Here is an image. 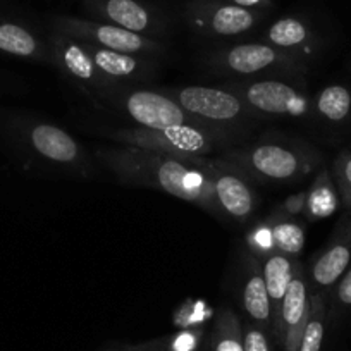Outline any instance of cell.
<instances>
[{"instance_id": "obj_21", "label": "cell", "mask_w": 351, "mask_h": 351, "mask_svg": "<svg viewBox=\"0 0 351 351\" xmlns=\"http://www.w3.org/2000/svg\"><path fill=\"white\" fill-rule=\"evenodd\" d=\"M339 202V193L332 176L327 171H320L312 186L306 190V205L303 214L308 221H320L332 215L337 210Z\"/></svg>"}, {"instance_id": "obj_8", "label": "cell", "mask_w": 351, "mask_h": 351, "mask_svg": "<svg viewBox=\"0 0 351 351\" xmlns=\"http://www.w3.org/2000/svg\"><path fill=\"white\" fill-rule=\"evenodd\" d=\"M210 181L217 204L226 217L246 222L258 208L260 198L245 172L222 157H190Z\"/></svg>"}, {"instance_id": "obj_17", "label": "cell", "mask_w": 351, "mask_h": 351, "mask_svg": "<svg viewBox=\"0 0 351 351\" xmlns=\"http://www.w3.org/2000/svg\"><path fill=\"white\" fill-rule=\"evenodd\" d=\"M86 9L106 23L128 32L148 35L160 29L157 18L138 0H86Z\"/></svg>"}, {"instance_id": "obj_10", "label": "cell", "mask_w": 351, "mask_h": 351, "mask_svg": "<svg viewBox=\"0 0 351 351\" xmlns=\"http://www.w3.org/2000/svg\"><path fill=\"white\" fill-rule=\"evenodd\" d=\"M49 45L53 53V66H57L69 83L80 88L92 104L112 88L121 86V83L109 80L97 69L80 40L53 32Z\"/></svg>"}, {"instance_id": "obj_15", "label": "cell", "mask_w": 351, "mask_h": 351, "mask_svg": "<svg viewBox=\"0 0 351 351\" xmlns=\"http://www.w3.org/2000/svg\"><path fill=\"white\" fill-rule=\"evenodd\" d=\"M84 50L93 60L97 69L109 80L121 84L143 83L154 76L157 62L152 57L131 56V53L116 52V50L102 49L92 43L81 42Z\"/></svg>"}, {"instance_id": "obj_13", "label": "cell", "mask_w": 351, "mask_h": 351, "mask_svg": "<svg viewBox=\"0 0 351 351\" xmlns=\"http://www.w3.org/2000/svg\"><path fill=\"white\" fill-rule=\"evenodd\" d=\"M29 147L50 164L77 174H92V162L84 148L62 128L52 123H36L28 131Z\"/></svg>"}, {"instance_id": "obj_1", "label": "cell", "mask_w": 351, "mask_h": 351, "mask_svg": "<svg viewBox=\"0 0 351 351\" xmlns=\"http://www.w3.org/2000/svg\"><path fill=\"white\" fill-rule=\"evenodd\" d=\"M95 158L123 183L154 188L197 205L214 217H226L210 181L191 164L190 157L119 145L100 147Z\"/></svg>"}, {"instance_id": "obj_26", "label": "cell", "mask_w": 351, "mask_h": 351, "mask_svg": "<svg viewBox=\"0 0 351 351\" xmlns=\"http://www.w3.org/2000/svg\"><path fill=\"white\" fill-rule=\"evenodd\" d=\"M332 180L341 204L346 210H351V150L341 152L336 157L332 165Z\"/></svg>"}, {"instance_id": "obj_12", "label": "cell", "mask_w": 351, "mask_h": 351, "mask_svg": "<svg viewBox=\"0 0 351 351\" xmlns=\"http://www.w3.org/2000/svg\"><path fill=\"white\" fill-rule=\"evenodd\" d=\"M351 265V210L339 219L332 236L308 272L310 293H327Z\"/></svg>"}, {"instance_id": "obj_7", "label": "cell", "mask_w": 351, "mask_h": 351, "mask_svg": "<svg viewBox=\"0 0 351 351\" xmlns=\"http://www.w3.org/2000/svg\"><path fill=\"white\" fill-rule=\"evenodd\" d=\"M165 93L195 119L208 126H217L238 133L260 119L243 102L241 97L224 86L214 88L191 84V86L169 88Z\"/></svg>"}, {"instance_id": "obj_19", "label": "cell", "mask_w": 351, "mask_h": 351, "mask_svg": "<svg viewBox=\"0 0 351 351\" xmlns=\"http://www.w3.org/2000/svg\"><path fill=\"white\" fill-rule=\"evenodd\" d=\"M260 262H262L263 279H265L269 300H271L272 332H276V327H278L279 320V310H281L282 298H285L289 282H291L296 258H291L286 253L274 250V252L263 256Z\"/></svg>"}, {"instance_id": "obj_9", "label": "cell", "mask_w": 351, "mask_h": 351, "mask_svg": "<svg viewBox=\"0 0 351 351\" xmlns=\"http://www.w3.org/2000/svg\"><path fill=\"white\" fill-rule=\"evenodd\" d=\"M53 32L80 40V42L92 43V45L102 47V49L116 50V52L131 53V56L155 57L164 52L162 43H158L152 36L128 32L121 26L110 25V23L60 16L53 21Z\"/></svg>"}, {"instance_id": "obj_24", "label": "cell", "mask_w": 351, "mask_h": 351, "mask_svg": "<svg viewBox=\"0 0 351 351\" xmlns=\"http://www.w3.org/2000/svg\"><path fill=\"white\" fill-rule=\"evenodd\" d=\"M210 346L212 351H245L241 320L229 306L219 308L215 315Z\"/></svg>"}, {"instance_id": "obj_5", "label": "cell", "mask_w": 351, "mask_h": 351, "mask_svg": "<svg viewBox=\"0 0 351 351\" xmlns=\"http://www.w3.org/2000/svg\"><path fill=\"white\" fill-rule=\"evenodd\" d=\"M208 67L232 80L252 77H285L303 81L308 64L269 43H238L214 50L207 59Z\"/></svg>"}, {"instance_id": "obj_6", "label": "cell", "mask_w": 351, "mask_h": 351, "mask_svg": "<svg viewBox=\"0 0 351 351\" xmlns=\"http://www.w3.org/2000/svg\"><path fill=\"white\" fill-rule=\"evenodd\" d=\"M300 81L282 77L231 80L224 88L241 97L243 102L258 117H308L313 114V99Z\"/></svg>"}, {"instance_id": "obj_18", "label": "cell", "mask_w": 351, "mask_h": 351, "mask_svg": "<svg viewBox=\"0 0 351 351\" xmlns=\"http://www.w3.org/2000/svg\"><path fill=\"white\" fill-rule=\"evenodd\" d=\"M241 300L243 308L246 310L252 322L262 327L263 330L272 332L271 300H269L260 258H256L255 255L248 256V272H246V279L243 282Z\"/></svg>"}, {"instance_id": "obj_2", "label": "cell", "mask_w": 351, "mask_h": 351, "mask_svg": "<svg viewBox=\"0 0 351 351\" xmlns=\"http://www.w3.org/2000/svg\"><path fill=\"white\" fill-rule=\"evenodd\" d=\"M224 160L241 169L250 181L291 183L303 180L320 164L319 152L302 141L263 140L228 148Z\"/></svg>"}, {"instance_id": "obj_25", "label": "cell", "mask_w": 351, "mask_h": 351, "mask_svg": "<svg viewBox=\"0 0 351 351\" xmlns=\"http://www.w3.org/2000/svg\"><path fill=\"white\" fill-rule=\"evenodd\" d=\"M327 303L326 293H312L310 296V313L303 330L302 343L298 351H320L322 350L324 336H326Z\"/></svg>"}, {"instance_id": "obj_28", "label": "cell", "mask_w": 351, "mask_h": 351, "mask_svg": "<svg viewBox=\"0 0 351 351\" xmlns=\"http://www.w3.org/2000/svg\"><path fill=\"white\" fill-rule=\"evenodd\" d=\"M267 330H263L256 324H246L243 327V346L245 351H271Z\"/></svg>"}, {"instance_id": "obj_27", "label": "cell", "mask_w": 351, "mask_h": 351, "mask_svg": "<svg viewBox=\"0 0 351 351\" xmlns=\"http://www.w3.org/2000/svg\"><path fill=\"white\" fill-rule=\"evenodd\" d=\"M202 330L197 327H188V329L180 330L172 337L165 341L167 351H195L200 344Z\"/></svg>"}, {"instance_id": "obj_3", "label": "cell", "mask_w": 351, "mask_h": 351, "mask_svg": "<svg viewBox=\"0 0 351 351\" xmlns=\"http://www.w3.org/2000/svg\"><path fill=\"white\" fill-rule=\"evenodd\" d=\"M104 134L126 147L145 148L180 157H214L217 154H224L228 148L236 147L243 138L236 131L193 124L164 130H148L141 126L121 128L107 130Z\"/></svg>"}, {"instance_id": "obj_16", "label": "cell", "mask_w": 351, "mask_h": 351, "mask_svg": "<svg viewBox=\"0 0 351 351\" xmlns=\"http://www.w3.org/2000/svg\"><path fill=\"white\" fill-rule=\"evenodd\" d=\"M265 43L310 64L319 52V36L303 19L286 16L272 23L265 32Z\"/></svg>"}, {"instance_id": "obj_29", "label": "cell", "mask_w": 351, "mask_h": 351, "mask_svg": "<svg viewBox=\"0 0 351 351\" xmlns=\"http://www.w3.org/2000/svg\"><path fill=\"white\" fill-rule=\"evenodd\" d=\"M248 245L250 248H252L253 255L260 260L265 255H269L271 252H274L271 232H269V228L265 222H262V224L256 226V228L253 229L252 234L248 236Z\"/></svg>"}, {"instance_id": "obj_22", "label": "cell", "mask_w": 351, "mask_h": 351, "mask_svg": "<svg viewBox=\"0 0 351 351\" xmlns=\"http://www.w3.org/2000/svg\"><path fill=\"white\" fill-rule=\"evenodd\" d=\"M269 232H271L272 245L278 252L286 253L291 258H298L302 255L303 248H305V229L302 224L291 217L272 212L267 219H265Z\"/></svg>"}, {"instance_id": "obj_32", "label": "cell", "mask_w": 351, "mask_h": 351, "mask_svg": "<svg viewBox=\"0 0 351 351\" xmlns=\"http://www.w3.org/2000/svg\"><path fill=\"white\" fill-rule=\"evenodd\" d=\"M228 4L238 5V8L252 9V11H267L272 8V0H224Z\"/></svg>"}, {"instance_id": "obj_11", "label": "cell", "mask_w": 351, "mask_h": 351, "mask_svg": "<svg viewBox=\"0 0 351 351\" xmlns=\"http://www.w3.org/2000/svg\"><path fill=\"white\" fill-rule=\"evenodd\" d=\"M186 21L197 33L212 38H232L248 33L262 19L258 11L224 0H195L186 8Z\"/></svg>"}, {"instance_id": "obj_33", "label": "cell", "mask_w": 351, "mask_h": 351, "mask_svg": "<svg viewBox=\"0 0 351 351\" xmlns=\"http://www.w3.org/2000/svg\"><path fill=\"white\" fill-rule=\"evenodd\" d=\"M155 346L154 343H143V344H136V346H123L116 351H152V348Z\"/></svg>"}, {"instance_id": "obj_31", "label": "cell", "mask_w": 351, "mask_h": 351, "mask_svg": "<svg viewBox=\"0 0 351 351\" xmlns=\"http://www.w3.org/2000/svg\"><path fill=\"white\" fill-rule=\"evenodd\" d=\"M305 205H306V190L305 191H300V193H295L291 195V197L286 198L285 202H281V204L276 207L274 212H278V214L281 215H286V217H298L300 214H303L305 212Z\"/></svg>"}, {"instance_id": "obj_20", "label": "cell", "mask_w": 351, "mask_h": 351, "mask_svg": "<svg viewBox=\"0 0 351 351\" xmlns=\"http://www.w3.org/2000/svg\"><path fill=\"white\" fill-rule=\"evenodd\" d=\"M0 52L53 64V53L49 43H43L28 28L16 23H0Z\"/></svg>"}, {"instance_id": "obj_4", "label": "cell", "mask_w": 351, "mask_h": 351, "mask_svg": "<svg viewBox=\"0 0 351 351\" xmlns=\"http://www.w3.org/2000/svg\"><path fill=\"white\" fill-rule=\"evenodd\" d=\"M93 107L123 114L126 119L134 123V126L148 128V130H164V128L184 126V124L208 126L195 119L167 93L150 88H138L134 84H121L112 88L100 95L93 102Z\"/></svg>"}, {"instance_id": "obj_14", "label": "cell", "mask_w": 351, "mask_h": 351, "mask_svg": "<svg viewBox=\"0 0 351 351\" xmlns=\"http://www.w3.org/2000/svg\"><path fill=\"white\" fill-rule=\"evenodd\" d=\"M310 296L312 293H310L308 278H306L302 262L296 258L295 272H293L288 291L282 298L278 327L274 332L281 341L285 351H298L303 330H305L306 320H308Z\"/></svg>"}, {"instance_id": "obj_30", "label": "cell", "mask_w": 351, "mask_h": 351, "mask_svg": "<svg viewBox=\"0 0 351 351\" xmlns=\"http://www.w3.org/2000/svg\"><path fill=\"white\" fill-rule=\"evenodd\" d=\"M332 302L337 308H351V265L332 286Z\"/></svg>"}, {"instance_id": "obj_34", "label": "cell", "mask_w": 351, "mask_h": 351, "mask_svg": "<svg viewBox=\"0 0 351 351\" xmlns=\"http://www.w3.org/2000/svg\"><path fill=\"white\" fill-rule=\"evenodd\" d=\"M152 351H167V348H165V341H155V346L152 348Z\"/></svg>"}, {"instance_id": "obj_23", "label": "cell", "mask_w": 351, "mask_h": 351, "mask_svg": "<svg viewBox=\"0 0 351 351\" xmlns=\"http://www.w3.org/2000/svg\"><path fill=\"white\" fill-rule=\"evenodd\" d=\"M313 110L329 123H346L351 116V90L343 84L322 88L313 100Z\"/></svg>"}]
</instances>
